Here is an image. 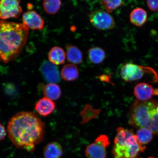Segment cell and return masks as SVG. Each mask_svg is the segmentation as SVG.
<instances>
[{
  "instance_id": "obj_26",
  "label": "cell",
  "mask_w": 158,
  "mask_h": 158,
  "mask_svg": "<svg viewBox=\"0 0 158 158\" xmlns=\"http://www.w3.org/2000/svg\"><path fill=\"white\" fill-rule=\"evenodd\" d=\"M156 111L157 112V114L158 115V106H157V108H156Z\"/></svg>"
},
{
  "instance_id": "obj_16",
  "label": "cell",
  "mask_w": 158,
  "mask_h": 158,
  "mask_svg": "<svg viewBox=\"0 0 158 158\" xmlns=\"http://www.w3.org/2000/svg\"><path fill=\"white\" fill-rule=\"evenodd\" d=\"M79 73L77 68L73 64L64 65L61 70V76L63 80L72 81L77 80L79 77Z\"/></svg>"
},
{
  "instance_id": "obj_13",
  "label": "cell",
  "mask_w": 158,
  "mask_h": 158,
  "mask_svg": "<svg viewBox=\"0 0 158 158\" xmlns=\"http://www.w3.org/2000/svg\"><path fill=\"white\" fill-rule=\"evenodd\" d=\"M148 14L145 10L137 7L132 10L130 15V22L137 27H142L147 21Z\"/></svg>"
},
{
  "instance_id": "obj_19",
  "label": "cell",
  "mask_w": 158,
  "mask_h": 158,
  "mask_svg": "<svg viewBox=\"0 0 158 158\" xmlns=\"http://www.w3.org/2000/svg\"><path fill=\"white\" fill-rule=\"evenodd\" d=\"M88 58L91 62L99 64L103 62L106 58V53L103 49L98 47L90 48L88 51Z\"/></svg>"
},
{
  "instance_id": "obj_14",
  "label": "cell",
  "mask_w": 158,
  "mask_h": 158,
  "mask_svg": "<svg viewBox=\"0 0 158 158\" xmlns=\"http://www.w3.org/2000/svg\"><path fill=\"white\" fill-rule=\"evenodd\" d=\"M62 154V146L57 142L49 143L45 145L43 150L44 158H60Z\"/></svg>"
},
{
  "instance_id": "obj_12",
  "label": "cell",
  "mask_w": 158,
  "mask_h": 158,
  "mask_svg": "<svg viewBox=\"0 0 158 158\" xmlns=\"http://www.w3.org/2000/svg\"><path fill=\"white\" fill-rule=\"evenodd\" d=\"M56 108V104L53 101L45 97L40 99L35 104V109L40 115L46 117L52 114Z\"/></svg>"
},
{
  "instance_id": "obj_6",
  "label": "cell",
  "mask_w": 158,
  "mask_h": 158,
  "mask_svg": "<svg viewBox=\"0 0 158 158\" xmlns=\"http://www.w3.org/2000/svg\"><path fill=\"white\" fill-rule=\"evenodd\" d=\"M89 19L94 27L101 30L113 28L115 25L113 17L102 10H98L92 11L89 15Z\"/></svg>"
},
{
  "instance_id": "obj_18",
  "label": "cell",
  "mask_w": 158,
  "mask_h": 158,
  "mask_svg": "<svg viewBox=\"0 0 158 158\" xmlns=\"http://www.w3.org/2000/svg\"><path fill=\"white\" fill-rule=\"evenodd\" d=\"M44 97L52 101L58 100L60 97L61 89L56 84H48L46 85L43 91Z\"/></svg>"
},
{
  "instance_id": "obj_7",
  "label": "cell",
  "mask_w": 158,
  "mask_h": 158,
  "mask_svg": "<svg viewBox=\"0 0 158 158\" xmlns=\"http://www.w3.org/2000/svg\"><path fill=\"white\" fill-rule=\"evenodd\" d=\"M108 137L101 135L96 138L94 143L87 147L85 154L88 158H106V148L110 145Z\"/></svg>"
},
{
  "instance_id": "obj_23",
  "label": "cell",
  "mask_w": 158,
  "mask_h": 158,
  "mask_svg": "<svg viewBox=\"0 0 158 158\" xmlns=\"http://www.w3.org/2000/svg\"><path fill=\"white\" fill-rule=\"evenodd\" d=\"M148 7L153 12L158 11V0H149L147 1Z\"/></svg>"
},
{
  "instance_id": "obj_9",
  "label": "cell",
  "mask_w": 158,
  "mask_h": 158,
  "mask_svg": "<svg viewBox=\"0 0 158 158\" xmlns=\"http://www.w3.org/2000/svg\"><path fill=\"white\" fill-rule=\"evenodd\" d=\"M40 71L43 77L48 84L58 83L60 81V74L56 65L49 61H45L41 65Z\"/></svg>"
},
{
  "instance_id": "obj_22",
  "label": "cell",
  "mask_w": 158,
  "mask_h": 158,
  "mask_svg": "<svg viewBox=\"0 0 158 158\" xmlns=\"http://www.w3.org/2000/svg\"><path fill=\"white\" fill-rule=\"evenodd\" d=\"M101 4L103 6L108 13H111L114 10L118 8L123 5L124 2L120 1H100Z\"/></svg>"
},
{
  "instance_id": "obj_27",
  "label": "cell",
  "mask_w": 158,
  "mask_h": 158,
  "mask_svg": "<svg viewBox=\"0 0 158 158\" xmlns=\"http://www.w3.org/2000/svg\"><path fill=\"white\" fill-rule=\"evenodd\" d=\"M149 158H155V157H149Z\"/></svg>"
},
{
  "instance_id": "obj_17",
  "label": "cell",
  "mask_w": 158,
  "mask_h": 158,
  "mask_svg": "<svg viewBox=\"0 0 158 158\" xmlns=\"http://www.w3.org/2000/svg\"><path fill=\"white\" fill-rule=\"evenodd\" d=\"M50 62L55 65L64 64L66 59V54L62 48L54 47L51 49L48 54Z\"/></svg>"
},
{
  "instance_id": "obj_11",
  "label": "cell",
  "mask_w": 158,
  "mask_h": 158,
  "mask_svg": "<svg viewBox=\"0 0 158 158\" xmlns=\"http://www.w3.org/2000/svg\"><path fill=\"white\" fill-rule=\"evenodd\" d=\"M134 94L138 100L146 101L155 95V89L151 85L145 82L140 83L134 88Z\"/></svg>"
},
{
  "instance_id": "obj_20",
  "label": "cell",
  "mask_w": 158,
  "mask_h": 158,
  "mask_svg": "<svg viewBox=\"0 0 158 158\" xmlns=\"http://www.w3.org/2000/svg\"><path fill=\"white\" fill-rule=\"evenodd\" d=\"M62 2L59 0H46L43 2L44 10L49 15H54L60 9Z\"/></svg>"
},
{
  "instance_id": "obj_21",
  "label": "cell",
  "mask_w": 158,
  "mask_h": 158,
  "mask_svg": "<svg viewBox=\"0 0 158 158\" xmlns=\"http://www.w3.org/2000/svg\"><path fill=\"white\" fill-rule=\"evenodd\" d=\"M136 136L138 143L143 145L151 141L153 138V133L146 128H141L137 130Z\"/></svg>"
},
{
  "instance_id": "obj_5",
  "label": "cell",
  "mask_w": 158,
  "mask_h": 158,
  "mask_svg": "<svg viewBox=\"0 0 158 158\" xmlns=\"http://www.w3.org/2000/svg\"><path fill=\"white\" fill-rule=\"evenodd\" d=\"M156 74L155 70L149 67L127 63L123 65L120 70V76L126 82H132L140 80L147 73Z\"/></svg>"
},
{
  "instance_id": "obj_24",
  "label": "cell",
  "mask_w": 158,
  "mask_h": 158,
  "mask_svg": "<svg viewBox=\"0 0 158 158\" xmlns=\"http://www.w3.org/2000/svg\"><path fill=\"white\" fill-rule=\"evenodd\" d=\"M6 134L5 127L0 123V141L5 139Z\"/></svg>"
},
{
  "instance_id": "obj_25",
  "label": "cell",
  "mask_w": 158,
  "mask_h": 158,
  "mask_svg": "<svg viewBox=\"0 0 158 158\" xmlns=\"http://www.w3.org/2000/svg\"><path fill=\"white\" fill-rule=\"evenodd\" d=\"M155 95L158 96V88L155 89Z\"/></svg>"
},
{
  "instance_id": "obj_3",
  "label": "cell",
  "mask_w": 158,
  "mask_h": 158,
  "mask_svg": "<svg viewBox=\"0 0 158 158\" xmlns=\"http://www.w3.org/2000/svg\"><path fill=\"white\" fill-rule=\"evenodd\" d=\"M158 102L155 100H135L130 108V124L134 127L146 128L158 135Z\"/></svg>"
},
{
  "instance_id": "obj_10",
  "label": "cell",
  "mask_w": 158,
  "mask_h": 158,
  "mask_svg": "<svg viewBox=\"0 0 158 158\" xmlns=\"http://www.w3.org/2000/svg\"><path fill=\"white\" fill-rule=\"evenodd\" d=\"M23 24L33 30H41L44 27V19L34 11H29L23 14Z\"/></svg>"
},
{
  "instance_id": "obj_15",
  "label": "cell",
  "mask_w": 158,
  "mask_h": 158,
  "mask_svg": "<svg viewBox=\"0 0 158 158\" xmlns=\"http://www.w3.org/2000/svg\"><path fill=\"white\" fill-rule=\"evenodd\" d=\"M67 59L69 62L75 64H81L82 61V54L78 47L73 45L66 47Z\"/></svg>"
},
{
  "instance_id": "obj_1",
  "label": "cell",
  "mask_w": 158,
  "mask_h": 158,
  "mask_svg": "<svg viewBox=\"0 0 158 158\" xmlns=\"http://www.w3.org/2000/svg\"><path fill=\"white\" fill-rule=\"evenodd\" d=\"M45 123L31 112H21L10 119L7 133L14 145L19 149L32 152L44 139Z\"/></svg>"
},
{
  "instance_id": "obj_2",
  "label": "cell",
  "mask_w": 158,
  "mask_h": 158,
  "mask_svg": "<svg viewBox=\"0 0 158 158\" xmlns=\"http://www.w3.org/2000/svg\"><path fill=\"white\" fill-rule=\"evenodd\" d=\"M29 31L23 23L0 21V61L7 63L17 58L27 43Z\"/></svg>"
},
{
  "instance_id": "obj_4",
  "label": "cell",
  "mask_w": 158,
  "mask_h": 158,
  "mask_svg": "<svg viewBox=\"0 0 158 158\" xmlns=\"http://www.w3.org/2000/svg\"><path fill=\"white\" fill-rule=\"evenodd\" d=\"M140 145L136 135L130 137H116L114 139L112 153L115 158H135L146 149Z\"/></svg>"
},
{
  "instance_id": "obj_8",
  "label": "cell",
  "mask_w": 158,
  "mask_h": 158,
  "mask_svg": "<svg viewBox=\"0 0 158 158\" xmlns=\"http://www.w3.org/2000/svg\"><path fill=\"white\" fill-rule=\"evenodd\" d=\"M20 2V1L16 0L0 1V19L18 18L23 12L19 5Z\"/></svg>"
}]
</instances>
